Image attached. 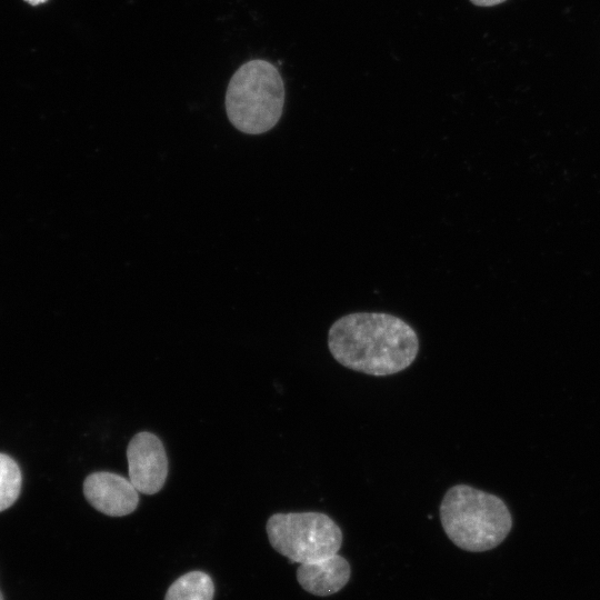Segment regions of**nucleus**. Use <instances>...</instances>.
<instances>
[{
  "label": "nucleus",
  "instance_id": "1",
  "mask_svg": "<svg viewBox=\"0 0 600 600\" xmlns=\"http://www.w3.org/2000/svg\"><path fill=\"white\" fill-rule=\"evenodd\" d=\"M328 348L343 367L383 377L407 369L419 352L414 329L384 312H353L336 320L328 332Z\"/></svg>",
  "mask_w": 600,
  "mask_h": 600
},
{
  "label": "nucleus",
  "instance_id": "2",
  "mask_svg": "<svg viewBox=\"0 0 600 600\" xmlns=\"http://www.w3.org/2000/svg\"><path fill=\"white\" fill-rule=\"evenodd\" d=\"M439 511L447 537L467 551L496 548L512 527L511 514L500 498L468 484L448 489Z\"/></svg>",
  "mask_w": 600,
  "mask_h": 600
},
{
  "label": "nucleus",
  "instance_id": "3",
  "mask_svg": "<svg viewBox=\"0 0 600 600\" xmlns=\"http://www.w3.org/2000/svg\"><path fill=\"white\" fill-rule=\"evenodd\" d=\"M224 102L228 119L239 131L261 134L271 130L284 104V86L278 69L260 59L246 62L231 77Z\"/></svg>",
  "mask_w": 600,
  "mask_h": 600
},
{
  "label": "nucleus",
  "instance_id": "4",
  "mask_svg": "<svg viewBox=\"0 0 600 600\" xmlns=\"http://www.w3.org/2000/svg\"><path fill=\"white\" fill-rule=\"evenodd\" d=\"M266 529L272 548L299 564L336 554L342 544L341 529L322 512L274 513Z\"/></svg>",
  "mask_w": 600,
  "mask_h": 600
},
{
  "label": "nucleus",
  "instance_id": "5",
  "mask_svg": "<svg viewBox=\"0 0 600 600\" xmlns=\"http://www.w3.org/2000/svg\"><path fill=\"white\" fill-rule=\"evenodd\" d=\"M129 480L144 494L159 492L168 476V458L162 441L153 433L141 431L127 447Z\"/></svg>",
  "mask_w": 600,
  "mask_h": 600
},
{
  "label": "nucleus",
  "instance_id": "6",
  "mask_svg": "<svg viewBox=\"0 0 600 600\" xmlns=\"http://www.w3.org/2000/svg\"><path fill=\"white\" fill-rule=\"evenodd\" d=\"M83 494L96 510L110 517L130 514L139 503L138 490L131 481L108 471L90 473L83 481Z\"/></svg>",
  "mask_w": 600,
  "mask_h": 600
},
{
  "label": "nucleus",
  "instance_id": "7",
  "mask_svg": "<svg viewBox=\"0 0 600 600\" xmlns=\"http://www.w3.org/2000/svg\"><path fill=\"white\" fill-rule=\"evenodd\" d=\"M350 578L348 561L338 553L301 563L297 570L300 586L316 596H330L341 590Z\"/></svg>",
  "mask_w": 600,
  "mask_h": 600
},
{
  "label": "nucleus",
  "instance_id": "8",
  "mask_svg": "<svg viewBox=\"0 0 600 600\" xmlns=\"http://www.w3.org/2000/svg\"><path fill=\"white\" fill-rule=\"evenodd\" d=\"M212 579L202 571H191L178 578L168 589L164 600H212Z\"/></svg>",
  "mask_w": 600,
  "mask_h": 600
},
{
  "label": "nucleus",
  "instance_id": "9",
  "mask_svg": "<svg viewBox=\"0 0 600 600\" xmlns=\"http://www.w3.org/2000/svg\"><path fill=\"white\" fill-rule=\"evenodd\" d=\"M21 471L17 462L0 453V512L8 509L20 494Z\"/></svg>",
  "mask_w": 600,
  "mask_h": 600
},
{
  "label": "nucleus",
  "instance_id": "10",
  "mask_svg": "<svg viewBox=\"0 0 600 600\" xmlns=\"http://www.w3.org/2000/svg\"><path fill=\"white\" fill-rule=\"evenodd\" d=\"M473 4L480 7H491L504 2L506 0H470Z\"/></svg>",
  "mask_w": 600,
  "mask_h": 600
},
{
  "label": "nucleus",
  "instance_id": "11",
  "mask_svg": "<svg viewBox=\"0 0 600 600\" xmlns=\"http://www.w3.org/2000/svg\"><path fill=\"white\" fill-rule=\"evenodd\" d=\"M28 2H30L31 4H39L41 2H44L46 0H26Z\"/></svg>",
  "mask_w": 600,
  "mask_h": 600
},
{
  "label": "nucleus",
  "instance_id": "12",
  "mask_svg": "<svg viewBox=\"0 0 600 600\" xmlns=\"http://www.w3.org/2000/svg\"><path fill=\"white\" fill-rule=\"evenodd\" d=\"M0 600H3V597H2L1 590H0Z\"/></svg>",
  "mask_w": 600,
  "mask_h": 600
}]
</instances>
